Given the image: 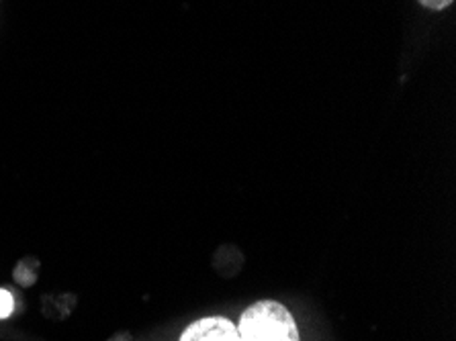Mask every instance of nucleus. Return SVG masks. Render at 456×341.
<instances>
[{
    "label": "nucleus",
    "instance_id": "3",
    "mask_svg": "<svg viewBox=\"0 0 456 341\" xmlns=\"http://www.w3.org/2000/svg\"><path fill=\"white\" fill-rule=\"evenodd\" d=\"M12 311H15V298L9 290L0 288V319L11 317Z\"/></svg>",
    "mask_w": 456,
    "mask_h": 341
},
{
    "label": "nucleus",
    "instance_id": "4",
    "mask_svg": "<svg viewBox=\"0 0 456 341\" xmlns=\"http://www.w3.org/2000/svg\"><path fill=\"white\" fill-rule=\"evenodd\" d=\"M452 3L454 0H419V4L426 6V9H430V11H444Z\"/></svg>",
    "mask_w": 456,
    "mask_h": 341
},
{
    "label": "nucleus",
    "instance_id": "2",
    "mask_svg": "<svg viewBox=\"0 0 456 341\" xmlns=\"http://www.w3.org/2000/svg\"><path fill=\"white\" fill-rule=\"evenodd\" d=\"M178 341H241L238 325L225 317H203L197 319L183 331Z\"/></svg>",
    "mask_w": 456,
    "mask_h": 341
},
{
    "label": "nucleus",
    "instance_id": "1",
    "mask_svg": "<svg viewBox=\"0 0 456 341\" xmlns=\"http://www.w3.org/2000/svg\"><path fill=\"white\" fill-rule=\"evenodd\" d=\"M238 333L241 341H301L291 311L276 301H258L248 307Z\"/></svg>",
    "mask_w": 456,
    "mask_h": 341
}]
</instances>
